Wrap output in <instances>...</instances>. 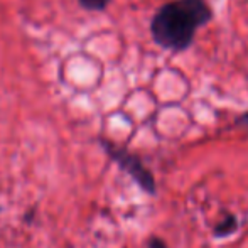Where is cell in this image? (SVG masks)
<instances>
[{
  "instance_id": "cell-1",
  "label": "cell",
  "mask_w": 248,
  "mask_h": 248,
  "mask_svg": "<svg viewBox=\"0 0 248 248\" xmlns=\"http://www.w3.org/2000/svg\"><path fill=\"white\" fill-rule=\"evenodd\" d=\"M211 17L206 0H174L155 12L150 34L164 49L184 51L194 41L198 27L208 24Z\"/></svg>"
},
{
  "instance_id": "cell-2",
  "label": "cell",
  "mask_w": 248,
  "mask_h": 248,
  "mask_svg": "<svg viewBox=\"0 0 248 248\" xmlns=\"http://www.w3.org/2000/svg\"><path fill=\"white\" fill-rule=\"evenodd\" d=\"M101 145L105 147V150L108 152V155L122 167L127 174H130L132 179L139 184L144 191H147L149 194H155L157 187H155V179H154L152 172L147 167L142 164V160L137 155L127 152L125 149H120L117 145L110 144V142H101Z\"/></svg>"
},
{
  "instance_id": "cell-3",
  "label": "cell",
  "mask_w": 248,
  "mask_h": 248,
  "mask_svg": "<svg viewBox=\"0 0 248 248\" xmlns=\"http://www.w3.org/2000/svg\"><path fill=\"white\" fill-rule=\"evenodd\" d=\"M236 226H238V221H236V218L233 215H226L225 219H221V221L216 225L215 228V236H228L232 235L233 232L236 230Z\"/></svg>"
},
{
  "instance_id": "cell-4",
  "label": "cell",
  "mask_w": 248,
  "mask_h": 248,
  "mask_svg": "<svg viewBox=\"0 0 248 248\" xmlns=\"http://www.w3.org/2000/svg\"><path fill=\"white\" fill-rule=\"evenodd\" d=\"M79 5L86 10H103L110 3V0H78Z\"/></svg>"
},
{
  "instance_id": "cell-5",
  "label": "cell",
  "mask_w": 248,
  "mask_h": 248,
  "mask_svg": "<svg viewBox=\"0 0 248 248\" xmlns=\"http://www.w3.org/2000/svg\"><path fill=\"white\" fill-rule=\"evenodd\" d=\"M149 248H167V245L160 238H150Z\"/></svg>"
},
{
  "instance_id": "cell-6",
  "label": "cell",
  "mask_w": 248,
  "mask_h": 248,
  "mask_svg": "<svg viewBox=\"0 0 248 248\" xmlns=\"http://www.w3.org/2000/svg\"><path fill=\"white\" fill-rule=\"evenodd\" d=\"M238 124H240V125H243V127H247V128H248V113H243L242 117H240Z\"/></svg>"
}]
</instances>
